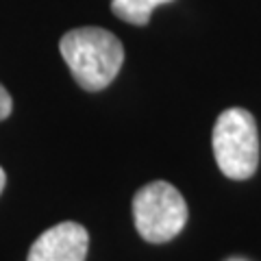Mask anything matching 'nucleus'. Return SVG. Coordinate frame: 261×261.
Segmentation results:
<instances>
[{"label":"nucleus","instance_id":"423d86ee","mask_svg":"<svg viewBox=\"0 0 261 261\" xmlns=\"http://www.w3.org/2000/svg\"><path fill=\"white\" fill-rule=\"evenodd\" d=\"M11 109H13L11 96H9V92H7L3 85H0V120L9 118V116H11Z\"/></svg>","mask_w":261,"mask_h":261},{"label":"nucleus","instance_id":"f03ea898","mask_svg":"<svg viewBox=\"0 0 261 261\" xmlns=\"http://www.w3.org/2000/svg\"><path fill=\"white\" fill-rule=\"evenodd\" d=\"M211 146L222 174L233 181L250 178L259 166V133L252 113L242 107L222 111L216 120Z\"/></svg>","mask_w":261,"mask_h":261},{"label":"nucleus","instance_id":"39448f33","mask_svg":"<svg viewBox=\"0 0 261 261\" xmlns=\"http://www.w3.org/2000/svg\"><path fill=\"white\" fill-rule=\"evenodd\" d=\"M168 3H172V0H111V11L128 24L146 27L150 22L152 11Z\"/></svg>","mask_w":261,"mask_h":261},{"label":"nucleus","instance_id":"f257e3e1","mask_svg":"<svg viewBox=\"0 0 261 261\" xmlns=\"http://www.w3.org/2000/svg\"><path fill=\"white\" fill-rule=\"evenodd\" d=\"M63 61L76 83L87 92L105 89L124 63V46L107 29L83 27L68 31L59 42Z\"/></svg>","mask_w":261,"mask_h":261},{"label":"nucleus","instance_id":"20e7f679","mask_svg":"<svg viewBox=\"0 0 261 261\" xmlns=\"http://www.w3.org/2000/svg\"><path fill=\"white\" fill-rule=\"evenodd\" d=\"M89 235L79 222H61L33 242L27 261H85Z\"/></svg>","mask_w":261,"mask_h":261},{"label":"nucleus","instance_id":"0eeeda50","mask_svg":"<svg viewBox=\"0 0 261 261\" xmlns=\"http://www.w3.org/2000/svg\"><path fill=\"white\" fill-rule=\"evenodd\" d=\"M5 185H7V174H5V170L0 168V194H3V190H5Z\"/></svg>","mask_w":261,"mask_h":261},{"label":"nucleus","instance_id":"7ed1b4c3","mask_svg":"<svg viewBox=\"0 0 261 261\" xmlns=\"http://www.w3.org/2000/svg\"><path fill=\"white\" fill-rule=\"evenodd\" d=\"M135 228L146 242L166 244L183 231L187 205L181 192L166 181H152L133 196Z\"/></svg>","mask_w":261,"mask_h":261}]
</instances>
